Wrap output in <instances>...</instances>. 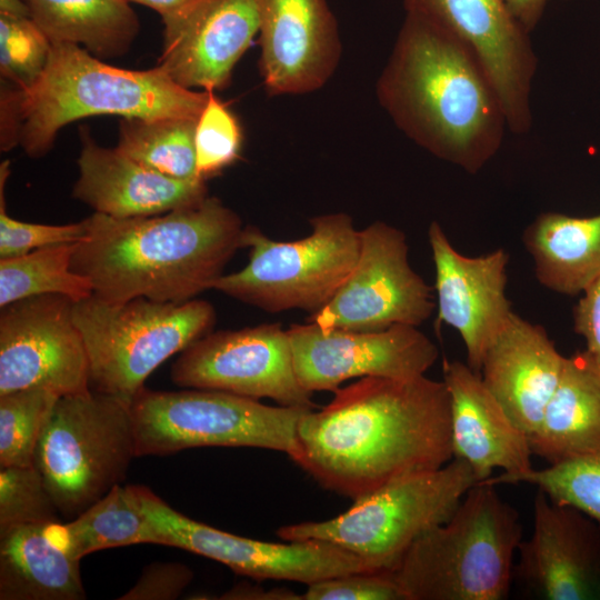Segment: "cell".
I'll use <instances>...</instances> for the list:
<instances>
[{
  "label": "cell",
  "mask_w": 600,
  "mask_h": 600,
  "mask_svg": "<svg viewBox=\"0 0 600 600\" xmlns=\"http://www.w3.org/2000/svg\"><path fill=\"white\" fill-rule=\"evenodd\" d=\"M208 96L180 87L159 66L122 69L78 44L51 43L33 83L1 90V149L20 144L29 157H42L63 126L89 116L198 119Z\"/></svg>",
  "instance_id": "obj_4"
},
{
  "label": "cell",
  "mask_w": 600,
  "mask_h": 600,
  "mask_svg": "<svg viewBox=\"0 0 600 600\" xmlns=\"http://www.w3.org/2000/svg\"><path fill=\"white\" fill-rule=\"evenodd\" d=\"M79 177L72 196L97 213L113 218L162 214L202 202L204 180H179L152 170L114 149L100 147L81 130Z\"/></svg>",
  "instance_id": "obj_22"
},
{
  "label": "cell",
  "mask_w": 600,
  "mask_h": 600,
  "mask_svg": "<svg viewBox=\"0 0 600 600\" xmlns=\"http://www.w3.org/2000/svg\"><path fill=\"white\" fill-rule=\"evenodd\" d=\"M519 23L531 33L540 22L549 0H506Z\"/></svg>",
  "instance_id": "obj_40"
},
{
  "label": "cell",
  "mask_w": 600,
  "mask_h": 600,
  "mask_svg": "<svg viewBox=\"0 0 600 600\" xmlns=\"http://www.w3.org/2000/svg\"><path fill=\"white\" fill-rule=\"evenodd\" d=\"M293 366L309 392L334 391L356 377L411 379L426 376L439 357L437 346L418 327L383 330H322L314 323L288 330Z\"/></svg>",
  "instance_id": "obj_16"
},
{
  "label": "cell",
  "mask_w": 600,
  "mask_h": 600,
  "mask_svg": "<svg viewBox=\"0 0 600 600\" xmlns=\"http://www.w3.org/2000/svg\"><path fill=\"white\" fill-rule=\"evenodd\" d=\"M566 361L542 326L513 312L486 352L480 376L512 421L530 438L559 384Z\"/></svg>",
  "instance_id": "obj_23"
},
{
  "label": "cell",
  "mask_w": 600,
  "mask_h": 600,
  "mask_svg": "<svg viewBox=\"0 0 600 600\" xmlns=\"http://www.w3.org/2000/svg\"><path fill=\"white\" fill-rule=\"evenodd\" d=\"M312 232L277 241L247 226L241 248L247 266L218 278L212 289L269 312L323 308L353 271L360 254V230L344 212L310 219Z\"/></svg>",
  "instance_id": "obj_9"
},
{
  "label": "cell",
  "mask_w": 600,
  "mask_h": 600,
  "mask_svg": "<svg viewBox=\"0 0 600 600\" xmlns=\"http://www.w3.org/2000/svg\"><path fill=\"white\" fill-rule=\"evenodd\" d=\"M139 484H117L64 528L74 553L82 559L104 549L154 543L153 528L142 510Z\"/></svg>",
  "instance_id": "obj_28"
},
{
  "label": "cell",
  "mask_w": 600,
  "mask_h": 600,
  "mask_svg": "<svg viewBox=\"0 0 600 600\" xmlns=\"http://www.w3.org/2000/svg\"><path fill=\"white\" fill-rule=\"evenodd\" d=\"M428 240L436 270L438 321L459 332L467 364L480 374L486 352L513 314L506 294L509 254L497 249L464 256L437 221L429 226Z\"/></svg>",
  "instance_id": "obj_19"
},
{
  "label": "cell",
  "mask_w": 600,
  "mask_h": 600,
  "mask_svg": "<svg viewBox=\"0 0 600 600\" xmlns=\"http://www.w3.org/2000/svg\"><path fill=\"white\" fill-rule=\"evenodd\" d=\"M74 301L33 296L0 309V396L30 388L58 396L90 390L89 358Z\"/></svg>",
  "instance_id": "obj_14"
},
{
  "label": "cell",
  "mask_w": 600,
  "mask_h": 600,
  "mask_svg": "<svg viewBox=\"0 0 600 600\" xmlns=\"http://www.w3.org/2000/svg\"><path fill=\"white\" fill-rule=\"evenodd\" d=\"M8 176L9 161H4L0 166V259L26 254L44 247L76 243L84 238L87 232L84 219L77 223L42 224L10 217L4 199Z\"/></svg>",
  "instance_id": "obj_36"
},
{
  "label": "cell",
  "mask_w": 600,
  "mask_h": 600,
  "mask_svg": "<svg viewBox=\"0 0 600 600\" xmlns=\"http://www.w3.org/2000/svg\"><path fill=\"white\" fill-rule=\"evenodd\" d=\"M140 492L157 544L203 556L238 574L311 584L350 572L374 571L360 557L333 543L313 539L278 543L240 537L187 517L144 486Z\"/></svg>",
  "instance_id": "obj_11"
},
{
  "label": "cell",
  "mask_w": 600,
  "mask_h": 600,
  "mask_svg": "<svg viewBox=\"0 0 600 600\" xmlns=\"http://www.w3.org/2000/svg\"><path fill=\"white\" fill-rule=\"evenodd\" d=\"M171 380L181 388L226 391L280 406L313 409L299 382L287 330L263 323L209 332L180 352Z\"/></svg>",
  "instance_id": "obj_13"
},
{
  "label": "cell",
  "mask_w": 600,
  "mask_h": 600,
  "mask_svg": "<svg viewBox=\"0 0 600 600\" xmlns=\"http://www.w3.org/2000/svg\"><path fill=\"white\" fill-rule=\"evenodd\" d=\"M419 14L461 41L491 80L508 129L527 133L532 124L531 91L538 59L529 32L506 0H403Z\"/></svg>",
  "instance_id": "obj_15"
},
{
  "label": "cell",
  "mask_w": 600,
  "mask_h": 600,
  "mask_svg": "<svg viewBox=\"0 0 600 600\" xmlns=\"http://www.w3.org/2000/svg\"><path fill=\"white\" fill-rule=\"evenodd\" d=\"M197 120L121 118L116 149L167 177L179 180L200 179L197 174L194 148Z\"/></svg>",
  "instance_id": "obj_29"
},
{
  "label": "cell",
  "mask_w": 600,
  "mask_h": 600,
  "mask_svg": "<svg viewBox=\"0 0 600 600\" xmlns=\"http://www.w3.org/2000/svg\"><path fill=\"white\" fill-rule=\"evenodd\" d=\"M220 599L301 600V594L286 589L263 590L260 587L237 586Z\"/></svg>",
  "instance_id": "obj_41"
},
{
  "label": "cell",
  "mask_w": 600,
  "mask_h": 600,
  "mask_svg": "<svg viewBox=\"0 0 600 600\" xmlns=\"http://www.w3.org/2000/svg\"><path fill=\"white\" fill-rule=\"evenodd\" d=\"M522 241L538 281L551 291L576 296L600 278V214L541 213L527 227Z\"/></svg>",
  "instance_id": "obj_26"
},
{
  "label": "cell",
  "mask_w": 600,
  "mask_h": 600,
  "mask_svg": "<svg viewBox=\"0 0 600 600\" xmlns=\"http://www.w3.org/2000/svg\"><path fill=\"white\" fill-rule=\"evenodd\" d=\"M77 242L73 271L109 302L147 298L182 303L212 289L244 227L216 197L162 214L113 218L93 212Z\"/></svg>",
  "instance_id": "obj_3"
},
{
  "label": "cell",
  "mask_w": 600,
  "mask_h": 600,
  "mask_svg": "<svg viewBox=\"0 0 600 600\" xmlns=\"http://www.w3.org/2000/svg\"><path fill=\"white\" fill-rule=\"evenodd\" d=\"M157 11L160 17L171 14L189 3L191 0H128Z\"/></svg>",
  "instance_id": "obj_42"
},
{
  "label": "cell",
  "mask_w": 600,
  "mask_h": 600,
  "mask_svg": "<svg viewBox=\"0 0 600 600\" xmlns=\"http://www.w3.org/2000/svg\"><path fill=\"white\" fill-rule=\"evenodd\" d=\"M358 262L339 291L308 322L322 330L419 327L436 307L431 288L411 268L406 234L374 221L360 230Z\"/></svg>",
  "instance_id": "obj_12"
},
{
  "label": "cell",
  "mask_w": 600,
  "mask_h": 600,
  "mask_svg": "<svg viewBox=\"0 0 600 600\" xmlns=\"http://www.w3.org/2000/svg\"><path fill=\"white\" fill-rule=\"evenodd\" d=\"M59 514L34 464L0 467V534L27 523L60 521Z\"/></svg>",
  "instance_id": "obj_33"
},
{
  "label": "cell",
  "mask_w": 600,
  "mask_h": 600,
  "mask_svg": "<svg viewBox=\"0 0 600 600\" xmlns=\"http://www.w3.org/2000/svg\"><path fill=\"white\" fill-rule=\"evenodd\" d=\"M299 420L289 456L321 487L356 500L453 459L442 381L364 377Z\"/></svg>",
  "instance_id": "obj_1"
},
{
  "label": "cell",
  "mask_w": 600,
  "mask_h": 600,
  "mask_svg": "<svg viewBox=\"0 0 600 600\" xmlns=\"http://www.w3.org/2000/svg\"><path fill=\"white\" fill-rule=\"evenodd\" d=\"M158 66L180 87L220 90L260 28L259 0H191L161 18Z\"/></svg>",
  "instance_id": "obj_18"
},
{
  "label": "cell",
  "mask_w": 600,
  "mask_h": 600,
  "mask_svg": "<svg viewBox=\"0 0 600 600\" xmlns=\"http://www.w3.org/2000/svg\"><path fill=\"white\" fill-rule=\"evenodd\" d=\"M76 243L40 248L0 259V308L17 300L60 294L74 302L93 293L89 278L72 270Z\"/></svg>",
  "instance_id": "obj_30"
},
{
  "label": "cell",
  "mask_w": 600,
  "mask_h": 600,
  "mask_svg": "<svg viewBox=\"0 0 600 600\" xmlns=\"http://www.w3.org/2000/svg\"><path fill=\"white\" fill-rule=\"evenodd\" d=\"M377 97L409 139L472 174L497 154L508 129L501 100L472 52L412 12H406Z\"/></svg>",
  "instance_id": "obj_2"
},
{
  "label": "cell",
  "mask_w": 600,
  "mask_h": 600,
  "mask_svg": "<svg viewBox=\"0 0 600 600\" xmlns=\"http://www.w3.org/2000/svg\"><path fill=\"white\" fill-rule=\"evenodd\" d=\"M582 293L573 309V329L586 342V356L600 368V278Z\"/></svg>",
  "instance_id": "obj_39"
},
{
  "label": "cell",
  "mask_w": 600,
  "mask_h": 600,
  "mask_svg": "<svg viewBox=\"0 0 600 600\" xmlns=\"http://www.w3.org/2000/svg\"><path fill=\"white\" fill-rule=\"evenodd\" d=\"M529 440L533 456L549 464L600 447V368L584 352L567 357L559 384Z\"/></svg>",
  "instance_id": "obj_25"
},
{
  "label": "cell",
  "mask_w": 600,
  "mask_h": 600,
  "mask_svg": "<svg viewBox=\"0 0 600 600\" xmlns=\"http://www.w3.org/2000/svg\"><path fill=\"white\" fill-rule=\"evenodd\" d=\"M518 511L476 483L451 517L421 534L392 576L404 600H502L522 540Z\"/></svg>",
  "instance_id": "obj_5"
},
{
  "label": "cell",
  "mask_w": 600,
  "mask_h": 600,
  "mask_svg": "<svg viewBox=\"0 0 600 600\" xmlns=\"http://www.w3.org/2000/svg\"><path fill=\"white\" fill-rule=\"evenodd\" d=\"M478 480L462 460L398 478L356 500L343 513L282 526L283 541L321 540L360 557L372 570L392 572L412 543L447 521Z\"/></svg>",
  "instance_id": "obj_6"
},
{
  "label": "cell",
  "mask_w": 600,
  "mask_h": 600,
  "mask_svg": "<svg viewBox=\"0 0 600 600\" xmlns=\"http://www.w3.org/2000/svg\"><path fill=\"white\" fill-rule=\"evenodd\" d=\"M193 579L192 570L180 562H153L147 566L137 582L121 600L177 599Z\"/></svg>",
  "instance_id": "obj_38"
},
{
  "label": "cell",
  "mask_w": 600,
  "mask_h": 600,
  "mask_svg": "<svg viewBox=\"0 0 600 600\" xmlns=\"http://www.w3.org/2000/svg\"><path fill=\"white\" fill-rule=\"evenodd\" d=\"M136 457L129 402L90 389L57 400L33 464L60 514L74 519L122 483Z\"/></svg>",
  "instance_id": "obj_8"
},
{
  "label": "cell",
  "mask_w": 600,
  "mask_h": 600,
  "mask_svg": "<svg viewBox=\"0 0 600 600\" xmlns=\"http://www.w3.org/2000/svg\"><path fill=\"white\" fill-rule=\"evenodd\" d=\"M303 600H404L392 572L358 571L323 579L311 584Z\"/></svg>",
  "instance_id": "obj_37"
},
{
  "label": "cell",
  "mask_w": 600,
  "mask_h": 600,
  "mask_svg": "<svg viewBox=\"0 0 600 600\" xmlns=\"http://www.w3.org/2000/svg\"><path fill=\"white\" fill-rule=\"evenodd\" d=\"M0 14L30 18V11L24 0H0Z\"/></svg>",
  "instance_id": "obj_43"
},
{
  "label": "cell",
  "mask_w": 600,
  "mask_h": 600,
  "mask_svg": "<svg viewBox=\"0 0 600 600\" xmlns=\"http://www.w3.org/2000/svg\"><path fill=\"white\" fill-rule=\"evenodd\" d=\"M80 561L61 521L14 527L0 534V599H86Z\"/></svg>",
  "instance_id": "obj_24"
},
{
  "label": "cell",
  "mask_w": 600,
  "mask_h": 600,
  "mask_svg": "<svg viewBox=\"0 0 600 600\" xmlns=\"http://www.w3.org/2000/svg\"><path fill=\"white\" fill-rule=\"evenodd\" d=\"M259 1V69L268 93L320 89L341 57L337 19L327 0Z\"/></svg>",
  "instance_id": "obj_20"
},
{
  "label": "cell",
  "mask_w": 600,
  "mask_h": 600,
  "mask_svg": "<svg viewBox=\"0 0 600 600\" xmlns=\"http://www.w3.org/2000/svg\"><path fill=\"white\" fill-rule=\"evenodd\" d=\"M443 382L450 398L451 444L454 459L464 461L478 482L510 477L533 468L529 437L509 417L467 363L443 362Z\"/></svg>",
  "instance_id": "obj_21"
},
{
  "label": "cell",
  "mask_w": 600,
  "mask_h": 600,
  "mask_svg": "<svg viewBox=\"0 0 600 600\" xmlns=\"http://www.w3.org/2000/svg\"><path fill=\"white\" fill-rule=\"evenodd\" d=\"M51 43L78 44L111 58L126 53L140 31L128 0H24Z\"/></svg>",
  "instance_id": "obj_27"
},
{
  "label": "cell",
  "mask_w": 600,
  "mask_h": 600,
  "mask_svg": "<svg viewBox=\"0 0 600 600\" xmlns=\"http://www.w3.org/2000/svg\"><path fill=\"white\" fill-rule=\"evenodd\" d=\"M59 398L43 388L0 396V467L33 464L38 440Z\"/></svg>",
  "instance_id": "obj_32"
},
{
  "label": "cell",
  "mask_w": 600,
  "mask_h": 600,
  "mask_svg": "<svg viewBox=\"0 0 600 600\" xmlns=\"http://www.w3.org/2000/svg\"><path fill=\"white\" fill-rule=\"evenodd\" d=\"M514 577L544 600H600V523L538 491L532 531L522 539Z\"/></svg>",
  "instance_id": "obj_17"
},
{
  "label": "cell",
  "mask_w": 600,
  "mask_h": 600,
  "mask_svg": "<svg viewBox=\"0 0 600 600\" xmlns=\"http://www.w3.org/2000/svg\"><path fill=\"white\" fill-rule=\"evenodd\" d=\"M51 42L31 18L0 14V72L12 86L24 88L43 71Z\"/></svg>",
  "instance_id": "obj_35"
},
{
  "label": "cell",
  "mask_w": 600,
  "mask_h": 600,
  "mask_svg": "<svg viewBox=\"0 0 600 600\" xmlns=\"http://www.w3.org/2000/svg\"><path fill=\"white\" fill-rule=\"evenodd\" d=\"M482 482L533 484L553 501L576 507L600 523V447L569 461L510 477L498 474Z\"/></svg>",
  "instance_id": "obj_31"
},
{
  "label": "cell",
  "mask_w": 600,
  "mask_h": 600,
  "mask_svg": "<svg viewBox=\"0 0 600 600\" xmlns=\"http://www.w3.org/2000/svg\"><path fill=\"white\" fill-rule=\"evenodd\" d=\"M207 103L200 113L194 132L197 174L207 180L218 174L239 157L242 131L234 114L208 90Z\"/></svg>",
  "instance_id": "obj_34"
},
{
  "label": "cell",
  "mask_w": 600,
  "mask_h": 600,
  "mask_svg": "<svg viewBox=\"0 0 600 600\" xmlns=\"http://www.w3.org/2000/svg\"><path fill=\"white\" fill-rule=\"evenodd\" d=\"M73 318L87 348L90 389L130 402L160 364L210 332L216 311L199 299L109 302L92 293L74 302Z\"/></svg>",
  "instance_id": "obj_7"
},
{
  "label": "cell",
  "mask_w": 600,
  "mask_h": 600,
  "mask_svg": "<svg viewBox=\"0 0 600 600\" xmlns=\"http://www.w3.org/2000/svg\"><path fill=\"white\" fill-rule=\"evenodd\" d=\"M136 454L166 456L199 447H251L288 456L309 408L272 407L211 389H141L129 402Z\"/></svg>",
  "instance_id": "obj_10"
}]
</instances>
